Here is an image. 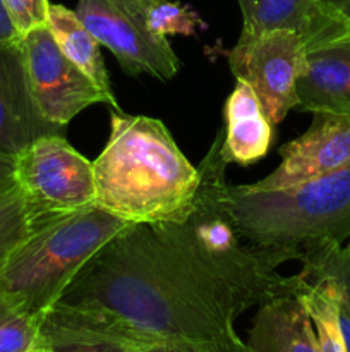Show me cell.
Segmentation results:
<instances>
[{
    "label": "cell",
    "mask_w": 350,
    "mask_h": 352,
    "mask_svg": "<svg viewBox=\"0 0 350 352\" xmlns=\"http://www.w3.org/2000/svg\"><path fill=\"white\" fill-rule=\"evenodd\" d=\"M57 302L108 313L163 344L235 336L237 316L268 299L215 274L154 223H130L79 270Z\"/></svg>",
    "instance_id": "obj_1"
},
{
    "label": "cell",
    "mask_w": 350,
    "mask_h": 352,
    "mask_svg": "<svg viewBox=\"0 0 350 352\" xmlns=\"http://www.w3.org/2000/svg\"><path fill=\"white\" fill-rule=\"evenodd\" d=\"M110 136L93 162L95 205L130 223H160L185 212L199 170L161 120L113 110Z\"/></svg>",
    "instance_id": "obj_2"
},
{
    "label": "cell",
    "mask_w": 350,
    "mask_h": 352,
    "mask_svg": "<svg viewBox=\"0 0 350 352\" xmlns=\"http://www.w3.org/2000/svg\"><path fill=\"white\" fill-rule=\"evenodd\" d=\"M237 230L273 267L350 237V164L278 191L225 186Z\"/></svg>",
    "instance_id": "obj_3"
},
{
    "label": "cell",
    "mask_w": 350,
    "mask_h": 352,
    "mask_svg": "<svg viewBox=\"0 0 350 352\" xmlns=\"http://www.w3.org/2000/svg\"><path fill=\"white\" fill-rule=\"evenodd\" d=\"M222 141L223 129H218L198 167L199 184L185 212L178 219L154 226L215 274L259 292L268 301L301 296L311 282L302 274L292 277L278 274V268L253 250L237 230L225 203L229 164L222 157Z\"/></svg>",
    "instance_id": "obj_4"
},
{
    "label": "cell",
    "mask_w": 350,
    "mask_h": 352,
    "mask_svg": "<svg viewBox=\"0 0 350 352\" xmlns=\"http://www.w3.org/2000/svg\"><path fill=\"white\" fill-rule=\"evenodd\" d=\"M129 226L98 205L36 226L0 270V292L40 323L79 270Z\"/></svg>",
    "instance_id": "obj_5"
},
{
    "label": "cell",
    "mask_w": 350,
    "mask_h": 352,
    "mask_svg": "<svg viewBox=\"0 0 350 352\" xmlns=\"http://www.w3.org/2000/svg\"><path fill=\"white\" fill-rule=\"evenodd\" d=\"M14 179L34 227L95 205L93 162L62 134H47L14 158Z\"/></svg>",
    "instance_id": "obj_6"
},
{
    "label": "cell",
    "mask_w": 350,
    "mask_h": 352,
    "mask_svg": "<svg viewBox=\"0 0 350 352\" xmlns=\"http://www.w3.org/2000/svg\"><path fill=\"white\" fill-rule=\"evenodd\" d=\"M75 14L129 76L170 81L180 71L167 36L148 26L144 0H79Z\"/></svg>",
    "instance_id": "obj_7"
},
{
    "label": "cell",
    "mask_w": 350,
    "mask_h": 352,
    "mask_svg": "<svg viewBox=\"0 0 350 352\" xmlns=\"http://www.w3.org/2000/svg\"><path fill=\"white\" fill-rule=\"evenodd\" d=\"M24 67L31 96L41 119L55 126L67 124L95 103L120 110L81 69L60 52L48 26L34 28L21 36Z\"/></svg>",
    "instance_id": "obj_8"
},
{
    "label": "cell",
    "mask_w": 350,
    "mask_h": 352,
    "mask_svg": "<svg viewBox=\"0 0 350 352\" xmlns=\"http://www.w3.org/2000/svg\"><path fill=\"white\" fill-rule=\"evenodd\" d=\"M305 45L290 31L240 36L226 58L232 74L246 81L264 116L278 124L297 107V81L304 71Z\"/></svg>",
    "instance_id": "obj_9"
},
{
    "label": "cell",
    "mask_w": 350,
    "mask_h": 352,
    "mask_svg": "<svg viewBox=\"0 0 350 352\" xmlns=\"http://www.w3.org/2000/svg\"><path fill=\"white\" fill-rule=\"evenodd\" d=\"M280 157V165L249 188L259 191L288 189L350 164V116L312 112L309 129L283 144Z\"/></svg>",
    "instance_id": "obj_10"
},
{
    "label": "cell",
    "mask_w": 350,
    "mask_h": 352,
    "mask_svg": "<svg viewBox=\"0 0 350 352\" xmlns=\"http://www.w3.org/2000/svg\"><path fill=\"white\" fill-rule=\"evenodd\" d=\"M38 327L40 352H137L161 344L108 313L58 302Z\"/></svg>",
    "instance_id": "obj_11"
},
{
    "label": "cell",
    "mask_w": 350,
    "mask_h": 352,
    "mask_svg": "<svg viewBox=\"0 0 350 352\" xmlns=\"http://www.w3.org/2000/svg\"><path fill=\"white\" fill-rule=\"evenodd\" d=\"M242 10L240 36L290 31L312 52L350 36V26L319 0H239Z\"/></svg>",
    "instance_id": "obj_12"
},
{
    "label": "cell",
    "mask_w": 350,
    "mask_h": 352,
    "mask_svg": "<svg viewBox=\"0 0 350 352\" xmlns=\"http://www.w3.org/2000/svg\"><path fill=\"white\" fill-rule=\"evenodd\" d=\"M65 127L41 119L31 96L21 40L0 43V153L16 158L27 144Z\"/></svg>",
    "instance_id": "obj_13"
},
{
    "label": "cell",
    "mask_w": 350,
    "mask_h": 352,
    "mask_svg": "<svg viewBox=\"0 0 350 352\" xmlns=\"http://www.w3.org/2000/svg\"><path fill=\"white\" fill-rule=\"evenodd\" d=\"M297 98L301 112L350 116V38L305 54Z\"/></svg>",
    "instance_id": "obj_14"
},
{
    "label": "cell",
    "mask_w": 350,
    "mask_h": 352,
    "mask_svg": "<svg viewBox=\"0 0 350 352\" xmlns=\"http://www.w3.org/2000/svg\"><path fill=\"white\" fill-rule=\"evenodd\" d=\"M222 157L226 164L250 165L268 153L273 127L264 116L257 96L246 81L237 79L223 109Z\"/></svg>",
    "instance_id": "obj_15"
},
{
    "label": "cell",
    "mask_w": 350,
    "mask_h": 352,
    "mask_svg": "<svg viewBox=\"0 0 350 352\" xmlns=\"http://www.w3.org/2000/svg\"><path fill=\"white\" fill-rule=\"evenodd\" d=\"M247 344L254 352H319L314 325L301 296L261 305Z\"/></svg>",
    "instance_id": "obj_16"
},
{
    "label": "cell",
    "mask_w": 350,
    "mask_h": 352,
    "mask_svg": "<svg viewBox=\"0 0 350 352\" xmlns=\"http://www.w3.org/2000/svg\"><path fill=\"white\" fill-rule=\"evenodd\" d=\"M47 26L54 34L62 54L75 67L81 69L113 103H117L112 86H110L105 62L100 54V41L82 24L75 10L58 6V3H50Z\"/></svg>",
    "instance_id": "obj_17"
},
{
    "label": "cell",
    "mask_w": 350,
    "mask_h": 352,
    "mask_svg": "<svg viewBox=\"0 0 350 352\" xmlns=\"http://www.w3.org/2000/svg\"><path fill=\"white\" fill-rule=\"evenodd\" d=\"M301 294L318 337L319 352H347L338 320V294L331 282L309 280Z\"/></svg>",
    "instance_id": "obj_18"
},
{
    "label": "cell",
    "mask_w": 350,
    "mask_h": 352,
    "mask_svg": "<svg viewBox=\"0 0 350 352\" xmlns=\"http://www.w3.org/2000/svg\"><path fill=\"white\" fill-rule=\"evenodd\" d=\"M34 229L23 192L16 184L0 191V270Z\"/></svg>",
    "instance_id": "obj_19"
},
{
    "label": "cell",
    "mask_w": 350,
    "mask_h": 352,
    "mask_svg": "<svg viewBox=\"0 0 350 352\" xmlns=\"http://www.w3.org/2000/svg\"><path fill=\"white\" fill-rule=\"evenodd\" d=\"M302 263V272L307 280H328L335 285L340 299L350 313V258L345 248L326 246L307 254Z\"/></svg>",
    "instance_id": "obj_20"
},
{
    "label": "cell",
    "mask_w": 350,
    "mask_h": 352,
    "mask_svg": "<svg viewBox=\"0 0 350 352\" xmlns=\"http://www.w3.org/2000/svg\"><path fill=\"white\" fill-rule=\"evenodd\" d=\"M148 26L161 36L168 34H196V30L206 28L205 21L196 10L180 2L172 0H144Z\"/></svg>",
    "instance_id": "obj_21"
},
{
    "label": "cell",
    "mask_w": 350,
    "mask_h": 352,
    "mask_svg": "<svg viewBox=\"0 0 350 352\" xmlns=\"http://www.w3.org/2000/svg\"><path fill=\"white\" fill-rule=\"evenodd\" d=\"M0 352H40V327L0 292Z\"/></svg>",
    "instance_id": "obj_22"
},
{
    "label": "cell",
    "mask_w": 350,
    "mask_h": 352,
    "mask_svg": "<svg viewBox=\"0 0 350 352\" xmlns=\"http://www.w3.org/2000/svg\"><path fill=\"white\" fill-rule=\"evenodd\" d=\"M2 2L21 36L34 28L47 26L48 9H50L48 0H2Z\"/></svg>",
    "instance_id": "obj_23"
},
{
    "label": "cell",
    "mask_w": 350,
    "mask_h": 352,
    "mask_svg": "<svg viewBox=\"0 0 350 352\" xmlns=\"http://www.w3.org/2000/svg\"><path fill=\"white\" fill-rule=\"evenodd\" d=\"M137 352H254L239 336L218 340H192V342H163L144 347Z\"/></svg>",
    "instance_id": "obj_24"
},
{
    "label": "cell",
    "mask_w": 350,
    "mask_h": 352,
    "mask_svg": "<svg viewBox=\"0 0 350 352\" xmlns=\"http://www.w3.org/2000/svg\"><path fill=\"white\" fill-rule=\"evenodd\" d=\"M17 40H21L19 31H17L16 26L12 24L5 6H3V2L0 0V43H9V41Z\"/></svg>",
    "instance_id": "obj_25"
},
{
    "label": "cell",
    "mask_w": 350,
    "mask_h": 352,
    "mask_svg": "<svg viewBox=\"0 0 350 352\" xmlns=\"http://www.w3.org/2000/svg\"><path fill=\"white\" fill-rule=\"evenodd\" d=\"M16 184L14 179V158L0 153V191Z\"/></svg>",
    "instance_id": "obj_26"
},
{
    "label": "cell",
    "mask_w": 350,
    "mask_h": 352,
    "mask_svg": "<svg viewBox=\"0 0 350 352\" xmlns=\"http://www.w3.org/2000/svg\"><path fill=\"white\" fill-rule=\"evenodd\" d=\"M338 294V291H336ZM338 320H340V329H342L343 342H345L347 352H350V313L347 309V306L343 305V301L338 296Z\"/></svg>",
    "instance_id": "obj_27"
},
{
    "label": "cell",
    "mask_w": 350,
    "mask_h": 352,
    "mask_svg": "<svg viewBox=\"0 0 350 352\" xmlns=\"http://www.w3.org/2000/svg\"><path fill=\"white\" fill-rule=\"evenodd\" d=\"M319 2L325 7H328L336 16L342 17L350 26V0H319Z\"/></svg>",
    "instance_id": "obj_28"
},
{
    "label": "cell",
    "mask_w": 350,
    "mask_h": 352,
    "mask_svg": "<svg viewBox=\"0 0 350 352\" xmlns=\"http://www.w3.org/2000/svg\"><path fill=\"white\" fill-rule=\"evenodd\" d=\"M345 251H347V254H349V258H350V237H349V244H347Z\"/></svg>",
    "instance_id": "obj_29"
},
{
    "label": "cell",
    "mask_w": 350,
    "mask_h": 352,
    "mask_svg": "<svg viewBox=\"0 0 350 352\" xmlns=\"http://www.w3.org/2000/svg\"><path fill=\"white\" fill-rule=\"evenodd\" d=\"M349 38H350V36H349Z\"/></svg>",
    "instance_id": "obj_30"
}]
</instances>
